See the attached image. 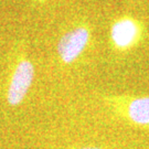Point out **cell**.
Masks as SVG:
<instances>
[{"label": "cell", "instance_id": "obj_3", "mask_svg": "<svg viewBox=\"0 0 149 149\" xmlns=\"http://www.w3.org/2000/svg\"><path fill=\"white\" fill-rule=\"evenodd\" d=\"M144 23L132 16L119 17L112 23L109 30L112 45L119 52H126L137 47L144 39Z\"/></svg>", "mask_w": 149, "mask_h": 149}, {"label": "cell", "instance_id": "obj_5", "mask_svg": "<svg viewBox=\"0 0 149 149\" xmlns=\"http://www.w3.org/2000/svg\"><path fill=\"white\" fill-rule=\"evenodd\" d=\"M70 149H106V148L97 147V146H83V147H75V148H70Z\"/></svg>", "mask_w": 149, "mask_h": 149}, {"label": "cell", "instance_id": "obj_6", "mask_svg": "<svg viewBox=\"0 0 149 149\" xmlns=\"http://www.w3.org/2000/svg\"><path fill=\"white\" fill-rule=\"evenodd\" d=\"M47 1H48V0H36V2L39 3V5H44Z\"/></svg>", "mask_w": 149, "mask_h": 149}, {"label": "cell", "instance_id": "obj_1", "mask_svg": "<svg viewBox=\"0 0 149 149\" xmlns=\"http://www.w3.org/2000/svg\"><path fill=\"white\" fill-rule=\"evenodd\" d=\"M103 102L118 119L136 127L149 129V95H105Z\"/></svg>", "mask_w": 149, "mask_h": 149}, {"label": "cell", "instance_id": "obj_4", "mask_svg": "<svg viewBox=\"0 0 149 149\" xmlns=\"http://www.w3.org/2000/svg\"><path fill=\"white\" fill-rule=\"evenodd\" d=\"M91 40L90 28L77 26L65 32L58 42L56 51L63 64H72L84 53Z\"/></svg>", "mask_w": 149, "mask_h": 149}, {"label": "cell", "instance_id": "obj_2", "mask_svg": "<svg viewBox=\"0 0 149 149\" xmlns=\"http://www.w3.org/2000/svg\"><path fill=\"white\" fill-rule=\"evenodd\" d=\"M36 69L30 59L21 55L13 64L7 79L5 88V98L11 107L21 105L31 90L34 81Z\"/></svg>", "mask_w": 149, "mask_h": 149}]
</instances>
